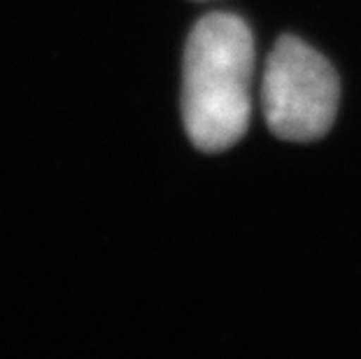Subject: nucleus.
<instances>
[{"mask_svg":"<svg viewBox=\"0 0 361 359\" xmlns=\"http://www.w3.org/2000/svg\"><path fill=\"white\" fill-rule=\"evenodd\" d=\"M196 3H205V0H196Z\"/></svg>","mask_w":361,"mask_h":359,"instance_id":"3","label":"nucleus"},{"mask_svg":"<svg viewBox=\"0 0 361 359\" xmlns=\"http://www.w3.org/2000/svg\"><path fill=\"white\" fill-rule=\"evenodd\" d=\"M255 37L247 21L212 12L196 21L184 49L182 114L189 140L201 152L228 150L252 119Z\"/></svg>","mask_w":361,"mask_h":359,"instance_id":"1","label":"nucleus"},{"mask_svg":"<svg viewBox=\"0 0 361 359\" xmlns=\"http://www.w3.org/2000/svg\"><path fill=\"white\" fill-rule=\"evenodd\" d=\"M341 82L334 66L294 35L268 54L261 80V108L268 128L282 140L310 142L334 126Z\"/></svg>","mask_w":361,"mask_h":359,"instance_id":"2","label":"nucleus"}]
</instances>
